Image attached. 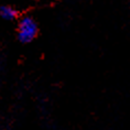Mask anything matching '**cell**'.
Wrapping results in <instances>:
<instances>
[{
  "label": "cell",
  "instance_id": "obj_1",
  "mask_svg": "<svg viewBox=\"0 0 130 130\" xmlns=\"http://www.w3.org/2000/svg\"><path fill=\"white\" fill-rule=\"evenodd\" d=\"M39 32L38 23L30 15H25L20 19L18 23V30H17V37L18 40L23 44L30 43L37 38Z\"/></svg>",
  "mask_w": 130,
  "mask_h": 130
},
{
  "label": "cell",
  "instance_id": "obj_2",
  "mask_svg": "<svg viewBox=\"0 0 130 130\" xmlns=\"http://www.w3.org/2000/svg\"><path fill=\"white\" fill-rule=\"evenodd\" d=\"M0 17L8 21L14 20L18 17V11L11 6H1L0 7Z\"/></svg>",
  "mask_w": 130,
  "mask_h": 130
}]
</instances>
